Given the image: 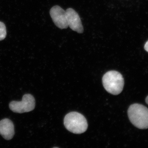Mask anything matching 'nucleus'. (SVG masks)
<instances>
[{"label": "nucleus", "instance_id": "obj_1", "mask_svg": "<svg viewBox=\"0 0 148 148\" xmlns=\"http://www.w3.org/2000/svg\"><path fill=\"white\" fill-rule=\"evenodd\" d=\"M130 121L140 129L148 128V109L141 104L135 103L130 106L127 110Z\"/></svg>", "mask_w": 148, "mask_h": 148}, {"label": "nucleus", "instance_id": "obj_2", "mask_svg": "<svg viewBox=\"0 0 148 148\" xmlns=\"http://www.w3.org/2000/svg\"><path fill=\"white\" fill-rule=\"evenodd\" d=\"M102 80L104 88L112 95H119L123 89L124 79L122 75L116 71L107 72L103 76Z\"/></svg>", "mask_w": 148, "mask_h": 148}, {"label": "nucleus", "instance_id": "obj_3", "mask_svg": "<svg viewBox=\"0 0 148 148\" xmlns=\"http://www.w3.org/2000/svg\"><path fill=\"white\" fill-rule=\"evenodd\" d=\"M66 129L74 134H82L87 130L88 123L85 117L77 112H71L67 114L64 119Z\"/></svg>", "mask_w": 148, "mask_h": 148}, {"label": "nucleus", "instance_id": "obj_4", "mask_svg": "<svg viewBox=\"0 0 148 148\" xmlns=\"http://www.w3.org/2000/svg\"><path fill=\"white\" fill-rule=\"evenodd\" d=\"M36 101L34 97L30 94L23 95L21 101H13L9 104L11 110L16 113L22 114L31 112L34 109Z\"/></svg>", "mask_w": 148, "mask_h": 148}, {"label": "nucleus", "instance_id": "obj_5", "mask_svg": "<svg viewBox=\"0 0 148 148\" xmlns=\"http://www.w3.org/2000/svg\"><path fill=\"white\" fill-rule=\"evenodd\" d=\"M51 17L56 26L60 29L68 28L67 16L66 11L58 5L53 7L50 10Z\"/></svg>", "mask_w": 148, "mask_h": 148}, {"label": "nucleus", "instance_id": "obj_6", "mask_svg": "<svg viewBox=\"0 0 148 148\" xmlns=\"http://www.w3.org/2000/svg\"><path fill=\"white\" fill-rule=\"evenodd\" d=\"M66 11L68 26L73 31L82 34L84 28L78 14L71 8L67 9Z\"/></svg>", "mask_w": 148, "mask_h": 148}, {"label": "nucleus", "instance_id": "obj_7", "mask_svg": "<svg viewBox=\"0 0 148 148\" xmlns=\"http://www.w3.org/2000/svg\"><path fill=\"white\" fill-rule=\"evenodd\" d=\"M0 135L5 140H11L14 135V125L12 121L6 118L0 121Z\"/></svg>", "mask_w": 148, "mask_h": 148}, {"label": "nucleus", "instance_id": "obj_8", "mask_svg": "<svg viewBox=\"0 0 148 148\" xmlns=\"http://www.w3.org/2000/svg\"><path fill=\"white\" fill-rule=\"evenodd\" d=\"M6 35V29L5 25L2 22L0 21V40L4 39Z\"/></svg>", "mask_w": 148, "mask_h": 148}, {"label": "nucleus", "instance_id": "obj_9", "mask_svg": "<svg viewBox=\"0 0 148 148\" xmlns=\"http://www.w3.org/2000/svg\"><path fill=\"white\" fill-rule=\"evenodd\" d=\"M144 48H145V50L147 52H148V40L146 42L145 44Z\"/></svg>", "mask_w": 148, "mask_h": 148}, {"label": "nucleus", "instance_id": "obj_10", "mask_svg": "<svg viewBox=\"0 0 148 148\" xmlns=\"http://www.w3.org/2000/svg\"><path fill=\"white\" fill-rule=\"evenodd\" d=\"M146 103H147V104L148 105V95L147 96L145 99Z\"/></svg>", "mask_w": 148, "mask_h": 148}]
</instances>
